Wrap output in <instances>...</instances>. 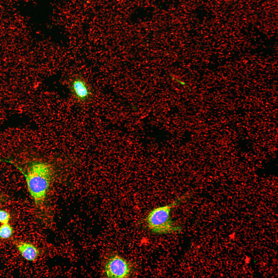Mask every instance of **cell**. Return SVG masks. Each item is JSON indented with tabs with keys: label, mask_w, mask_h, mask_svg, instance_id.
Here are the masks:
<instances>
[{
	"label": "cell",
	"mask_w": 278,
	"mask_h": 278,
	"mask_svg": "<svg viewBox=\"0 0 278 278\" xmlns=\"http://www.w3.org/2000/svg\"><path fill=\"white\" fill-rule=\"evenodd\" d=\"M22 171L30 194L34 203L40 205L44 202L53 174L51 166L45 162L34 161Z\"/></svg>",
	"instance_id": "cell-1"
},
{
	"label": "cell",
	"mask_w": 278,
	"mask_h": 278,
	"mask_svg": "<svg viewBox=\"0 0 278 278\" xmlns=\"http://www.w3.org/2000/svg\"><path fill=\"white\" fill-rule=\"evenodd\" d=\"M180 200L179 198L169 204L157 207L151 211L146 219L149 229L154 233L160 234L181 231V228L175 224L170 216L171 209L178 204Z\"/></svg>",
	"instance_id": "cell-2"
},
{
	"label": "cell",
	"mask_w": 278,
	"mask_h": 278,
	"mask_svg": "<svg viewBox=\"0 0 278 278\" xmlns=\"http://www.w3.org/2000/svg\"><path fill=\"white\" fill-rule=\"evenodd\" d=\"M131 266L128 262L118 255H114L107 260L105 266V273L110 278H125L129 276Z\"/></svg>",
	"instance_id": "cell-3"
},
{
	"label": "cell",
	"mask_w": 278,
	"mask_h": 278,
	"mask_svg": "<svg viewBox=\"0 0 278 278\" xmlns=\"http://www.w3.org/2000/svg\"><path fill=\"white\" fill-rule=\"evenodd\" d=\"M70 87L72 94L80 103L86 102L92 95V91L88 83L80 76L75 77L71 81Z\"/></svg>",
	"instance_id": "cell-4"
},
{
	"label": "cell",
	"mask_w": 278,
	"mask_h": 278,
	"mask_svg": "<svg viewBox=\"0 0 278 278\" xmlns=\"http://www.w3.org/2000/svg\"><path fill=\"white\" fill-rule=\"evenodd\" d=\"M16 248L22 256L31 262L36 261L42 253L41 249L31 242L21 241L17 242Z\"/></svg>",
	"instance_id": "cell-5"
},
{
	"label": "cell",
	"mask_w": 278,
	"mask_h": 278,
	"mask_svg": "<svg viewBox=\"0 0 278 278\" xmlns=\"http://www.w3.org/2000/svg\"><path fill=\"white\" fill-rule=\"evenodd\" d=\"M13 232L12 227L8 223L3 224L0 226V238L2 239L10 238Z\"/></svg>",
	"instance_id": "cell-6"
},
{
	"label": "cell",
	"mask_w": 278,
	"mask_h": 278,
	"mask_svg": "<svg viewBox=\"0 0 278 278\" xmlns=\"http://www.w3.org/2000/svg\"><path fill=\"white\" fill-rule=\"evenodd\" d=\"M10 218V214L6 211L0 210V223L3 224L8 223Z\"/></svg>",
	"instance_id": "cell-7"
}]
</instances>
